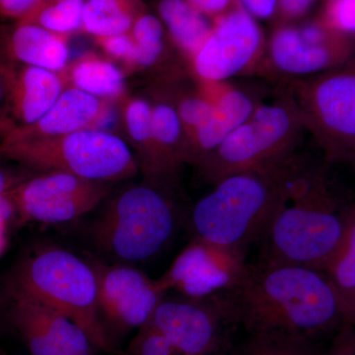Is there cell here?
<instances>
[{
  "instance_id": "obj_11",
  "label": "cell",
  "mask_w": 355,
  "mask_h": 355,
  "mask_svg": "<svg viewBox=\"0 0 355 355\" xmlns=\"http://www.w3.org/2000/svg\"><path fill=\"white\" fill-rule=\"evenodd\" d=\"M266 51V40L256 18L239 3L212 20L209 38L193 57L200 80L227 83L254 69Z\"/></svg>"
},
{
  "instance_id": "obj_30",
  "label": "cell",
  "mask_w": 355,
  "mask_h": 355,
  "mask_svg": "<svg viewBox=\"0 0 355 355\" xmlns=\"http://www.w3.org/2000/svg\"><path fill=\"white\" fill-rule=\"evenodd\" d=\"M99 40L102 48L111 57L135 64L137 46L130 33Z\"/></svg>"
},
{
  "instance_id": "obj_9",
  "label": "cell",
  "mask_w": 355,
  "mask_h": 355,
  "mask_svg": "<svg viewBox=\"0 0 355 355\" xmlns=\"http://www.w3.org/2000/svg\"><path fill=\"white\" fill-rule=\"evenodd\" d=\"M149 323L171 342L179 355L224 354L237 326L218 294L196 298L163 297Z\"/></svg>"
},
{
  "instance_id": "obj_1",
  "label": "cell",
  "mask_w": 355,
  "mask_h": 355,
  "mask_svg": "<svg viewBox=\"0 0 355 355\" xmlns=\"http://www.w3.org/2000/svg\"><path fill=\"white\" fill-rule=\"evenodd\" d=\"M237 326L249 333H284L321 340L345 322L326 273L306 266L247 263L230 288L219 292Z\"/></svg>"
},
{
  "instance_id": "obj_26",
  "label": "cell",
  "mask_w": 355,
  "mask_h": 355,
  "mask_svg": "<svg viewBox=\"0 0 355 355\" xmlns=\"http://www.w3.org/2000/svg\"><path fill=\"white\" fill-rule=\"evenodd\" d=\"M130 33L137 46L135 64L144 67L156 64L164 51L165 27L160 18L140 13Z\"/></svg>"
},
{
  "instance_id": "obj_37",
  "label": "cell",
  "mask_w": 355,
  "mask_h": 355,
  "mask_svg": "<svg viewBox=\"0 0 355 355\" xmlns=\"http://www.w3.org/2000/svg\"><path fill=\"white\" fill-rule=\"evenodd\" d=\"M9 221L0 216V256L3 253L7 245V227Z\"/></svg>"
},
{
  "instance_id": "obj_32",
  "label": "cell",
  "mask_w": 355,
  "mask_h": 355,
  "mask_svg": "<svg viewBox=\"0 0 355 355\" xmlns=\"http://www.w3.org/2000/svg\"><path fill=\"white\" fill-rule=\"evenodd\" d=\"M324 355H355V327L345 324L335 335Z\"/></svg>"
},
{
  "instance_id": "obj_20",
  "label": "cell",
  "mask_w": 355,
  "mask_h": 355,
  "mask_svg": "<svg viewBox=\"0 0 355 355\" xmlns=\"http://www.w3.org/2000/svg\"><path fill=\"white\" fill-rule=\"evenodd\" d=\"M159 16L178 48L193 60L212 29V21L186 0H161Z\"/></svg>"
},
{
  "instance_id": "obj_15",
  "label": "cell",
  "mask_w": 355,
  "mask_h": 355,
  "mask_svg": "<svg viewBox=\"0 0 355 355\" xmlns=\"http://www.w3.org/2000/svg\"><path fill=\"white\" fill-rule=\"evenodd\" d=\"M11 296V318L30 354L94 355L90 338L69 318L19 291Z\"/></svg>"
},
{
  "instance_id": "obj_7",
  "label": "cell",
  "mask_w": 355,
  "mask_h": 355,
  "mask_svg": "<svg viewBox=\"0 0 355 355\" xmlns=\"http://www.w3.org/2000/svg\"><path fill=\"white\" fill-rule=\"evenodd\" d=\"M0 157L38 171L69 173L103 183L128 179L139 168L123 139L91 128L60 137L1 142Z\"/></svg>"
},
{
  "instance_id": "obj_6",
  "label": "cell",
  "mask_w": 355,
  "mask_h": 355,
  "mask_svg": "<svg viewBox=\"0 0 355 355\" xmlns=\"http://www.w3.org/2000/svg\"><path fill=\"white\" fill-rule=\"evenodd\" d=\"M166 187L133 186L112 200L95 226L96 241L105 253L121 263H139L167 246L180 214Z\"/></svg>"
},
{
  "instance_id": "obj_5",
  "label": "cell",
  "mask_w": 355,
  "mask_h": 355,
  "mask_svg": "<svg viewBox=\"0 0 355 355\" xmlns=\"http://www.w3.org/2000/svg\"><path fill=\"white\" fill-rule=\"evenodd\" d=\"M302 116L291 88L272 102L259 104L251 116L198 165L207 183L275 164L295 153Z\"/></svg>"
},
{
  "instance_id": "obj_40",
  "label": "cell",
  "mask_w": 355,
  "mask_h": 355,
  "mask_svg": "<svg viewBox=\"0 0 355 355\" xmlns=\"http://www.w3.org/2000/svg\"><path fill=\"white\" fill-rule=\"evenodd\" d=\"M219 355H224V354H219Z\"/></svg>"
},
{
  "instance_id": "obj_33",
  "label": "cell",
  "mask_w": 355,
  "mask_h": 355,
  "mask_svg": "<svg viewBox=\"0 0 355 355\" xmlns=\"http://www.w3.org/2000/svg\"><path fill=\"white\" fill-rule=\"evenodd\" d=\"M27 178L17 173L0 169V216H6L12 210L11 191Z\"/></svg>"
},
{
  "instance_id": "obj_13",
  "label": "cell",
  "mask_w": 355,
  "mask_h": 355,
  "mask_svg": "<svg viewBox=\"0 0 355 355\" xmlns=\"http://www.w3.org/2000/svg\"><path fill=\"white\" fill-rule=\"evenodd\" d=\"M245 253L193 239L157 279L165 292L202 298L230 288L244 272Z\"/></svg>"
},
{
  "instance_id": "obj_38",
  "label": "cell",
  "mask_w": 355,
  "mask_h": 355,
  "mask_svg": "<svg viewBox=\"0 0 355 355\" xmlns=\"http://www.w3.org/2000/svg\"><path fill=\"white\" fill-rule=\"evenodd\" d=\"M6 97V87H4L3 80H2V77L0 76V103H1L2 99Z\"/></svg>"
},
{
  "instance_id": "obj_28",
  "label": "cell",
  "mask_w": 355,
  "mask_h": 355,
  "mask_svg": "<svg viewBox=\"0 0 355 355\" xmlns=\"http://www.w3.org/2000/svg\"><path fill=\"white\" fill-rule=\"evenodd\" d=\"M127 355H179L171 342L156 327L147 323L128 345Z\"/></svg>"
},
{
  "instance_id": "obj_22",
  "label": "cell",
  "mask_w": 355,
  "mask_h": 355,
  "mask_svg": "<svg viewBox=\"0 0 355 355\" xmlns=\"http://www.w3.org/2000/svg\"><path fill=\"white\" fill-rule=\"evenodd\" d=\"M319 342L284 333H249L224 355H324Z\"/></svg>"
},
{
  "instance_id": "obj_23",
  "label": "cell",
  "mask_w": 355,
  "mask_h": 355,
  "mask_svg": "<svg viewBox=\"0 0 355 355\" xmlns=\"http://www.w3.org/2000/svg\"><path fill=\"white\" fill-rule=\"evenodd\" d=\"M137 16L132 0H86L83 29L98 39L125 34Z\"/></svg>"
},
{
  "instance_id": "obj_10",
  "label": "cell",
  "mask_w": 355,
  "mask_h": 355,
  "mask_svg": "<svg viewBox=\"0 0 355 355\" xmlns=\"http://www.w3.org/2000/svg\"><path fill=\"white\" fill-rule=\"evenodd\" d=\"M266 51L273 71L304 78L349 64L355 53V36L320 19L301 26H275Z\"/></svg>"
},
{
  "instance_id": "obj_4",
  "label": "cell",
  "mask_w": 355,
  "mask_h": 355,
  "mask_svg": "<svg viewBox=\"0 0 355 355\" xmlns=\"http://www.w3.org/2000/svg\"><path fill=\"white\" fill-rule=\"evenodd\" d=\"M11 291L69 318L85 331L95 349L114 352L102 322L94 268L76 254L58 247L40 249L18 266Z\"/></svg>"
},
{
  "instance_id": "obj_18",
  "label": "cell",
  "mask_w": 355,
  "mask_h": 355,
  "mask_svg": "<svg viewBox=\"0 0 355 355\" xmlns=\"http://www.w3.org/2000/svg\"><path fill=\"white\" fill-rule=\"evenodd\" d=\"M258 105L245 91L230 85L214 105L209 118L186 139L183 162L200 164L251 116Z\"/></svg>"
},
{
  "instance_id": "obj_17",
  "label": "cell",
  "mask_w": 355,
  "mask_h": 355,
  "mask_svg": "<svg viewBox=\"0 0 355 355\" xmlns=\"http://www.w3.org/2000/svg\"><path fill=\"white\" fill-rule=\"evenodd\" d=\"M103 112L99 98L76 87L62 91L53 107L36 123L4 133L2 142L60 137L85 130Z\"/></svg>"
},
{
  "instance_id": "obj_14",
  "label": "cell",
  "mask_w": 355,
  "mask_h": 355,
  "mask_svg": "<svg viewBox=\"0 0 355 355\" xmlns=\"http://www.w3.org/2000/svg\"><path fill=\"white\" fill-rule=\"evenodd\" d=\"M92 266L103 316L121 329H139L150 321L166 293L157 280L123 263Z\"/></svg>"
},
{
  "instance_id": "obj_8",
  "label": "cell",
  "mask_w": 355,
  "mask_h": 355,
  "mask_svg": "<svg viewBox=\"0 0 355 355\" xmlns=\"http://www.w3.org/2000/svg\"><path fill=\"white\" fill-rule=\"evenodd\" d=\"M289 88L327 162H347L355 151V64L293 79Z\"/></svg>"
},
{
  "instance_id": "obj_24",
  "label": "cell",
  "mask_w": 355,
  "mask_h": 355,
  "mask_svg": "<svg viewBox=\"0 0 355 355\" xmlns=\"http://www.w3.org/2000/svg\"><path fill=\"white\" fill-rule=\"evenodd\" d=\"M76 88L97 98L116 97L125 88V78L116 65L101 58L87 55L70 70Z\"/></svg>"
},
{
  "instance_id": "obj_31",
  "label": "cell",
  "mask_w": 355,
  "mask_h": 355,
  "mask_svg": "<svg viewBox=\"0 0 355 355\" xmlns=\"http://www.w3.org/2000/svg\"><path fill=\"white\" fill-rule=\"evenodd\" d=\"M316 0H277V25L292 24L309 12Z\"/></svg>"
},
{
  "instance_id": "obj_27",
  "label": "cell",
  "mask_w": 355,
  "mask_h": 355,
  "mask_svg": "<svg viewBox=\"0 0 355 355\" xmlns=\"http://www.w3.org/2000/svg\"><path fill=\"white\" fill-rule=\"evenodd\" d=\"M214 106L200 91L197 94L184 95L178 100L175 108L183 123L186 139L209 118Z\"/></svg>"
},
{
  "instance_id": "obj_39",
  "label": "cell",
  "mask_w": 355,
  "mask_h": 355,
  "mask_svg": "<svg viewBox=\"0 0 355 355\" xmlns=\"http://www.w3.org/2000/svg\"><path fill=\"white\" fill-rule=\"evenodd\" d=\"M345 163H349V164L352 166V168H354L355 171V151L352 154V155L349 156V158L347 159V162Z\"/></svg>"
},
{
  "instance_id": "obj_25",
  "label": "cell",
  "mask_w": 355,
  "mask_h": 355,
  "mask_svg": "<svg viewBox=\"0 0 355 355\" xmlns=\"http://www.w3.org/2000/svg\"><path fill=\"white\" fill-rule=\"evenodd\" d=\"M86 0H39L37 6L18 22L38 25L64 36L83 29Z\"/></svg>"
},
{
  "instance_id": "obj_16",
  "label": "cell",
  "mask_w": 355,
  "mask_h": 355,
  "mask_svg": "<svg viewBox=\"0 0 355 355\" xmlns=\"http://www.w3.org/2000/svg\"><path fill=\"white\" fill-rule=\"evenodd\" d=\"M0 76L6 87L11 116L15 121L10 130L38 121L62 93L60 77L55 72L41 67L3 64L0 67Z\"/></svg>"
},
{
  "instance_id": "obj_19",
  "label": "cell",
  "mask_w": 355,
  "mask_h": 355,
  "mask_svg": "<svg viewBox=\"0 0 355 355\" xmlns=\"http://www.w3.org/2000/svg\"><path fill=\"white\" fill-rule=\"evenodd\" d=\"M64 37L38 25L18 22L9 37L8 51L19 64L60 71L69 58Z\"/></svg>"
},
{
  "instance_id": "obj_35",
  "label": "cell",
  "mask_w": 355,
  "mask_h": 355,
  "mask_svg": "<svg viewBox=\"0 0 355 355\" xmlns=\"http://www.w3.org/2000/svg\"><path fill=\"white\" fill-rule=\"evenodd\" d=\"M39 0H0V15L18 21L24 18Z\"/></svg>"
},
{
  "instance_id": "obj_3",
  "label": "cell",
  "mask_w": 355,
  "mask_h": 355,
  "mask_svg": "<svg viewBox=\"0 0 355 355\" xmlns=\"http://www.w3.org/2000/svg\"><path fill=\"white\" fill-rule=\"evenodd\" d=\"M323 167L303 165L289 198L260 240L261 261L324 272L342 246L350 207L336 198Z\"/></svg>"
},
{
  "instance_id": "obj_12",
  "label": "cell",
  "mask_w": 355,
  "mask_h": 355,
  "mask_svg": "<svg viewBox=\"0 0 355 355\" xmlns=\"http://www.w3.org/2000/svg\"><path fill=\"white\" fill-rule=\"evenodd\" d=\"M108 191L107 183L51 171L27 178L11 196L21 220L58 224L74 220L95 209Z\"/></svg>"
},
{
  "instance_id": "obj_21",
  "label": "cell",
  "mask_w": 355,
  "mask_h": 355,
  "mask_svg": "<svg viewBox=\"0 0 355 355\" xmlns=\"http://www.w3.org/2000/svg\"><path fill=\"white\" fill-rule=\"evenodd\" d=\"M324 272L340 298L345 322L355 327V202L350 207L342 246Z\"/></svg>"
},
{
  "instance_id": "obj_34",
  "label": "cell",
  "mask_w": 355,
  "mask_h": 355,
  "mask_svg": "<svg viewBox=\"0 0 355 355\" xmlns=\"http://www.w3.org/2000/svg\"><path fill=\"white\" fill-rule=\"evenodd\" d=\"M198 12L207 16L210 20L227 12L238 3L237 0H186Z\"/></svg>"
},
{
  "instance_id": "obj_2",
  "label": "cell",
  "mask_w": 355,
  "mask_h": 355,
  "mask_svg": "<svg viewBox=\"0 0 355 355\" xmlns=\"http://www.w3.org/2000/svg\"><path fill=\"white\" fill-rule=\"evenodd\" d=\"M304 161L295 153L275 163L237 173L214 184L191 212L193 239L245 253L260 241L289 198L292 180Z\"/></svg>"
},
{
  "instance_id": "obj_29",
  "label": "cell",
  "mask_w": 355,
  "mask_h": 355,
  "mask_svg": "<svg viewBox=\"0 0 355 355\" xmlns=\"http://www.w3.org/2000/svg\"><path fill=\"white\" fill-rule=\"evenodd\" d=\"M320 20L333 29L355 36V0H328Z\"/></svg>"
},
{
  "instance_id": "obj_36",
  "label": "cell",
  "mask_w": 355,
  "mask_h": 355,
  "mask_svg": "<svg viewBox=\"0 0 355 355\" xmlns=\"http://www.w3.org/2000/svg\"><path fill=\"white\" fill-rule=\"evenodd\" d=\"M247 11L256 19H266L275 15L277 0H237Z\"/></svg>"
}]
</instances>
